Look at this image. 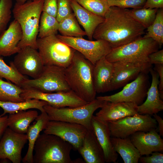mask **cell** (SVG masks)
<instances>
[{"mask_svg":"<svg viewBox=\"0 0 163 163\" xmlns=\"http://www.w3.org/2000/svg\"><path fill=\"white\" fill-rule=\"evenodd\" d=\"M104 18L93 38L106 41L112 49L130 43L145 34L146 29L129 15L128 9L110 6Z\"/></svg>","mask_w":163,"mask_h":163,"instance_id":"cell-1","label":"cell"},{"mask_svg":"<svg viewBox=\"0 0 163 163\" xmlns=\"http://www.w3.org/2000/svg\"><path fill=\"white\" fill-rule=\"evenodd\" d=\"M94 66L76 50L71 63L65 69V78L71 90L88 103L96 98L93 76Z\"/></svg>","mask_w":163,"mask_h":163,"instance_id":"cell-2","label":"cell"},{"mask_svg":"<svg viewBox=\"0 0 163 163\" xmlns=\"http://www.w3.org/2000/svg\"><path fill=\"white\" fill-rule=\"evenodd\" d=\"M44 0H33L20 4L16 2L12 12L14 19L20 24L22 37L18 46H29L37 49V41Z\"/></svg>","mask_w":163,"mask_h":163,"instance_id":"cell-3","label":"cell"},{"mask_svg":"<svg viewBox=\"0 0 163 163\" xmlns=\"http://www.w3.org/2000/svg\"><path fill=\"white\" fill-rule=\"evenodd\" d=\"M69 143L54 135L40 134L34 144L33 163H74Z\"/></svg>","mask_w":163,"mask_h":163,"instance_id":"cell-4","label":"cell"},{"mask_svg":"<svg viewBox=\"0 0 163 163\" xmlns=\"http://www.w3.org/2000/svg\"><path fill=\"white\" fill-rule=\"evenodd\" d=\"M104 102L96 98L84 105L77 107L56 108L47 104L43 108L50 120L78 123L90 130L93 129L91 119L94 113L102 107Z\"/></svg>","mask_w":163,"mask_h":163,"instance_id":"cell-5","label":"cell"},{"mask_svg":"<svg viewBox=\"0 0 163 163\" xmlns=\"http://www.w3.org/2000/svg\"><path fill=\"white\" fill-rule=\"evenodd\" d=\"M37 44L44 66L66 68L71 63L76 51L62 41L56 34L37 38Z\"/></svg>","mask_w":163,"mask_h":163,"instance_id":"cell-6","label":"cell"},{"mask_svg":"<svg viewBox=\"0 0 163 163\" xmlns=\"http://www.w3.org/2000/svg\"><path fill=\"white\" fill-rule=\"evenodd\" d=\"M160 48L158 44L152 39L142 37L130 43L112 49L105 58L112 62L119 61L149 62V56Z\"/></svg>","mask_w":163,"mask_h":163,"instance_id":"cell-7","label":"cell"},{"mask_svg":"<svg viewBox=\"0 0 163 163\" xmlns=\"http://www.w3.org/2000/svg\"><path fill=\"white\" fill-rule=\"evenodd\" d=\"M65 68L54 66H44L40 76L36 79H25L21 87L45 93L71 91L66 80Z\"/></svg>","mask_w":163,"mask_h":163,"instance_id":"cell-8","label":"cell"},{"mask_svg":"<svg viewBox=\"0 0 163 163\" xmlns=\"http://www.w3.org/2000/svg\"><path fill=\"white\" fill-rule=\"evenodd\" d=\"M111 136L126 138L138 131L147 132L156 129L157 123L148 114H138L107 122Z\"/></svg>","mask_w":163,"mask_h":163,"instance_id":"cell-9","label":"cell"},{"mask_svg":"<svg viewBox=\"0 0 163 163\" xmlns=\"http://www.w3.org/2000/svg\"><path fill=\"white\" fill-rule=\"evenodd\" d=\"M148 73H141L133 81L125 85L118 93L110 95L97 97L96 98L104 101L132 102L140 105L146 97L150 87Z\"/></svg>","mask_w":163,"mask_h":163,"instance_id":"cell-10","label":"cell"},{"mask_svg":"<svg viewBox=\"0 0 163 163\" xmlns=\"http://www.w3.org/2000/svg\"><path fill=\"white\" fill-rule=\"evenodd\" d=\"M56 35L62 41L82 54L94 65L100 59L105 57L112 49L109 43L104 40L93 41L82 37Z\"/></svg>","mask_w":163,"mask_h":163,"instance_id":"cell-11","label":"cell"},{"mask_svg":"<svg viewBox=\"0 0 163 163\" xmlns=\"http://www.w3.org/2000/svg\"><path fill=\"white\" fill-rule=\"evenodd\" d=\"M23 89L20 96L25 101L33 99L43 100L55 107H75L88 103L71 90L66 92L45 93L30 89Z\"/></svg>","mask_w":163,"mask_h":163,"instance_id":"cell-12","label":"cell"},{"mask_svg":"<svg viewBox=\"0 0 163 163\" xmlns=\"http://www.w3.org/2000/svg\"><path fill=\"white\" fill-rule=\"evenodd\" d=\"M88 129L84 126L69 122L50 120L43 133L55 135L70 144L78 150L81 146Z\"/></svg>","mask_w":163,"mask_h":163,"instance_id":"cell-13","label":"cell"},{"mask_svg":"<svg viewBox=\"0 0 163 163\" xmlns=\"http://www.w3.org/2000/svg\"><path fill=\"white\" fill-rule=\"evenodd\" d=\"M111 91L117 89L135 79L141 72H149L152 65L149 62L119 61L113 62Z\"/></svg>","mask_w":163,"mask_h":163,"instance_id":"cell-14","label":"cell"},{"mask_svg":"<svg viewBox=\"0 0 163 163\" xmlns=\"http://www.w3.org/2000/svg\"><path fill=\"white\" fill-rule=\"evenodd\" d=\"M37 50L27 46L21 49L17 53L11 62L20 74L33 79L37 78L40 76L44 65Z\"/></svg>","mask_w":163,"mask_h":163,"instance_id":"cell-15","label":"cell"},{"mask_svg":"<svg viewBox=\"0 0 163 163\" xmlns=\"http://www.w3.org/2000/svg\"><path fill=\"white\" fill-rule=\"evenodd\" d=\"M27 141L26 134L16 133L8 127L0 141V161L21 163L22 151Z\"/></svg>","mask_w":163,"mask_h":163,"instance_id":"cell-16","label":"cell"},{"mask_svg":"<svg viewBox=\"0 0 163 163\" xmlns=\"http://www.w3.org/2000/svg\"><path fill=\"white\" fill-rule=\"evenodd\" d=\"M130 136L131 141L141 156L163 151V140L156 129L147 132L138 131Z\"/></svg>","mask_w":163,"mask_h":163,"instance_id":"cell-17","label":"cell"},{"mask_svg":"<svg viewBox=\"0 0 163 163\" xmlns=\"http://www.w3.org/2000/svg\"><path fill=\"white\" fill-rule=\"evenodd\" d=\"M138 106L132 102L105 101L95 116L107 122L116 120L127 116L139 114Z\"/></svg>","mask_w":163,"mask_h":163,"instance_id":"cell-18","label":"cell"},{"mask_svg":"<svg viewBox=\"0 0 163 163\" xmlns=\"http://www.w3.org/2000/svg\"><path fill=\"white\" fill-rule=\"evenodd\" d=\"M91 125L103 151L105 162L116 163L118 155L114 151L111 143L110 133L107 122L93 115Z\"/></svg>","mask_w":163,"mask_h":163,"instance_id":"cell-19","label":"cell"},{"mask_svg":"<svg viewBox=\"0 0 163 163\" xmlns=\"http://www.w3.org/2000/svg\"><path fill=\"white\" fill-rule=\"evenodd\" d=\"M149 72L152 77L151 84L147 93L146 100L138 106V112L139 114L152 116L163 110V101L160 98L159 93V81L158 74L152 68Z\"/></svg>","mask_w":163,"mask_h":163,"instance_id":"cell-20","label":"cell"},{"mask_svg":"<svg viewBox=\"0 0 163 163\" xmlns=\"http://www.w3.org/2000/svg\"><path fill=\"white\" fill-rule=\"evenodd\" d=\"M22 37L21 27L14 19L0 35V56H7L17 53L21 50L18 45Z\"/></svg>","mask_w":163,"mask_h":163,"instance_id":"cell-21","label":"cell"},{"mask_svg":"<svg viewBox=\"0 0 163 163\" xmlns=\"http://www.w3.org/2000/svg\"><path fill=\"white\" fill-rule=\"evenodd\" d=\"M77 151L86 163L105 162L103 151L93 129L88 130Z\"/></svg>","mask_w":163,"mask_h":163,"instance_id":"cell-22","label":"cell"},{"mask_svg":"<svg viewBox=\"0 0 163 163\" xmlns=\"http://www.w3.org/2000/svg\"><path fill=\"white\" fill-rule=\"evenodd\" d=\"M113 71V62L103 57L94 66L93 76L97 93L111 91V84Z\"/></svg>","mask_w":163,"mask_h":163,"instance_id":"cell-23","label":"cell"},{"mask_svg":"<svg viewBox=\"0 0 163 163\" xmlns=\"http://www.w3.org/2000/svg\"><path fill=\"white\" fill-rule=\"evenodd\" d=\"M69 0L72 10L78 22L84 28L89 40H92L95 29L104 21V18L85 9L75 0Z\"/></svg>","mask_w":163,"mask_h":163,"instance_id":"cell-24","label":"cell"},{"mask_svg":"<svg viewBox=\"0 0 163 163\" xmlns=\"http://www.w3.org/2000/svg\"><path fill=\"white\" fill-rule=\"evenodd\" d=\"M35 120V122L33 124L30 126L26 133L28 146L27 153L22 159V161L24 163H33L34 144L40 132L45 129L50 120L47 113L44 111L38 115Z\"/></svg>","mask_w":163,"mask_h":163,"instance_id":"cell-25","label":"cell"},{"mask_svg":"<svg viewBox=\"0 0 163 163\" xmlns=\"http://www.w3.org/2000/svg\"><path fill=\"white\" fill-rule=\"evenodd\" d=\"M36 110H20L8 116V127L20 134L26 133L30 123L38 116Z\"/></svg>","mask_w":163,"mask_h":163,"instance_id":"cell-26","label":"cell"},{"mask_svg":"<svg viewBox=\"0 0 163 163\" xmlns=\"http://www.w3.org/2000/svg\"><path fill=\"white\" fill-rule=\"evenodd\" d=\"M114 151L120 155L124 163H138L141 156L129 137L111 138Z\"/></svg>","mask_w":163,"mask_h":163,"instance_id":"cell-27","label":"cell"},{"mask_svg":"<svg viewBox=\"0 0 163 163\" xmlns=\"http://www.w3.org/2000/svg\"><path fill=\"white\" fill-rule=\"evenodd\" d=\"M48 104L45 101L37 99H33L25 100L21 102L3 101H0V107L3 110L1 116L6 114L14 113L20 110H26L30 109H36L41 111H45L43 107Z\"/></svg>","mask_w":163,"mask_h":163,"instance_id":"cell-28","label":"cell"},{"mask_svg":"<svg viewBox=\"0 0 163 163\" xmlns=\"http://www.w3.org/2000/svg\"><path fill=\"white\" fill-rule=\"evenodd\" d=\"M59 22L58 31L63 36L81 37L86 35L85 32L81 28L73 13Z\"/></svg>","mask_w":163,"mask_h":163,"instance_id":"cell-29","label":"cell"},{"mask_svg":"<svg viewBox=\"0 0 163 163\" xmlns=\"http://www.w3.org/2000/svg\"><path fill=\"white\" fill-rule=\"evenodd\" d=\"M23 89L9 81L3 80L0 78V101L21 102L25 101L21 96Z\"/></svg>","mask_w":163,"mask_h":163,"instance_id":"cell-30","label":"cell"},{"mask_svg":"<svg viewBox=\"0 0 163 163\" xmlns=\"http://www.w3.org/2000/svg\"><path fill=\"white\" fill-rule=\"evenodd\" d=\"M59 24L56 17L42 12L40 17L37 38L57 34Z\"/></svg>","mask_w":163,"mask_h":163,"instance_id":"cell-31","label":"cell"},{"mask_svg":"<svg viewBox=\"0 0 163 163\" xmlns=\"http://www.w3.org/2000/svg\"><path fill=\"white\" fill-rule=\"evenodd\" d=\"M146 29L143 37L152 39L161 47L163 44V8L158 9L153 22Z\"/></svg>","mask_w":163,"mask_h":163,"instance_id":"cell-32","label":"cell"},{"mask_svg":"<svg viewBox=\"0 0 163 163\" xmlns=\"http://www.w3.org/2000/svg\"><path fill=\"white\" fill-rule=\"evenodd\" d=\"M158 9L142 8L128 9L129 15L146 29L153 22Z\"/></svg>","mask_w":163,"mask_h":163,"instance_id":"cell-33","label":"cell"},{"mask_svg":"<svg viewBox=\"0 0 163 163\" xmlns=\"http://www.w3.org/2000/svg\"><path fill=\"white\" fill-rule=\"evenodd\" d=\"M0 78H5L20 87L23 82L27 78L18 71L11 62L10 63V66H8L1 58H0Z\"/></svg>","mask_w":163,"mask_h":163,"instance_id":"cell-34","label":"cell"},{"mask_svg":"<svg viewBox=\"0 0 163 163\" xmlns=\"http://www.w3.org/2000/svg\"><path fill=\"white\" fill-rule=\"evenodd\" d=\"M75 0L85 9L103 18L110 7L107 0Z\"/></svg>","mask_w":163,"mask_h":163,"instance_id":"cell-35","label":"cell"},{"mask_svg":"<svg viewBox=\"0 0 163 163\" xmlns=\"http://www.w3.org/2000/svg\"><path fill=\"white\" fill-rule=\"evenodd\" d=\"M12 0H0V35L6 29L11 17Z\"/></svg>","mask_w":163,"mask_h":163,"instance_id":"cell-36","label":"cell"},{"mask_svg":"<svg viewBox=\"0 0 163 163\" xmlns=\"http://www.w3.org/2000/svg\"><path fill=\"white\" fill-rule=\"evenodd\" d=\"M109 6H115L123 8L134 9L143 8L146 0H107Z\"/></svg>","mask_w":163,"mask_h":163,"instance_id":"cell-37","label":"cell"},{"mask_svg":"<svg viewBox=\"0 0 163 163\" xmlns=\"http://www.w3.org/2000/svg\"><path fill=\"white\" fill-rule=\"evenodd\" d=\"M69 0H57V11L56 18L59 22L72 13Z\"/></svg>","mask_w":163,"mask_h":163,"instance_id":"cell-38","label":"cell"},{"mask_svg":"<svg viewBox=\"0 0 163 163\" xmlns=\"http://www.w3.org/2000/svg\"><path fill=\"white\" fill-rule=\"evenodd\" d=\"M57 11V0H44L42 12L56 17Z\"/></svg>","mask_w":163,"mask_h":163,"instance_id":"cell-39","label":"cell"},{"mask_svg":"<svg viewBox=\"0 0 163 163\" xmlns=\"http://www.w3.org/2000/svg\"><path fill=\"white\" fill-rule=\"evenodd\" d=\"M151 156L146 155L140 158L139 161L142 163H163V154L159 152H152Z\"/></svg>","mask_w":163,"mask_h":163,"instance_id":"cell-40","label":"cell"},{"mask_svg":"<svg viewBox=\"0 0 163 163\" xmlns=\"http://www.w3.org/2000/svg\"><path fill=\"white\" fill-rule=\"evenodd\" d=\"M149 59L152 65L163 64V50H158L152 53L149 56Z\"/></svg>","mask_w":163,"mask_h":163,"instance_id":"cell-41","label":"cell"},{"mask_svg":"<svg viewBox=\"0 0 163 163\" xmlns=\"http://www.w3.org/2000/svg\"><path fill=\"white\" fill-rule=\"evenodd\" d=\"M154 69L157 72L159 77V91L163 92V64H155Z\"/></svg>","mask_w":163,"mask_h":163,"instance_id":"cell-42","label":"cell"},{"mask_svg":"<svg viewBox=\"0 0 163 163\" xmlns=\"http://www.w3.org/2000/svg\"><path fill=\"white\" fill-rule=\"evenodd\" d=\"M143 8H163V0H146Z\"/></svg>","mask_w":163,"mask_h":163,"instance_id":"cell-43","label":"cell"},{"mask_svg":"<svg viewBox=\"0 0 163 163\" xmlns=\"http://www.w3.org/2000/svg\"><path fill=\"white\" fill-rule=\"evenodd\" d=\"M8 116H0V138L8 127Z\"/></svg>","mask_w":163,"mask_h":163,"instance_id":"cell-44","label":"cell"},{"mask_svg":"<svg viewBox=\"0 0 163 163\" xmlns=\"http://www.w3.org/2000/svg\"><path fill=\"white\" fill-rule=\"evenodd\" d=\"M153 118L155 119L157 123V127L156 129L157 131L159 133V134L163 137V120L162 118L157 114L152 115Z\"/></svg>","mask_w":163,"mask_h":163,"instance_id":"cell-45","label":"cell"},{"mask_svg":"<svg viewBox=\"0 0 163 163\" xmlns=\"http://www.w3.org/2000/svg\"><path fill=\"white\" fill-rule=\"evenodd\" d=\"M16 1V2L19 4H23L26 2L30 1V0H15Z\"/></svg>","mask_w":163,"mask_h":163,"instance_id":"cell-46","label":"cell"}]
</instances>
